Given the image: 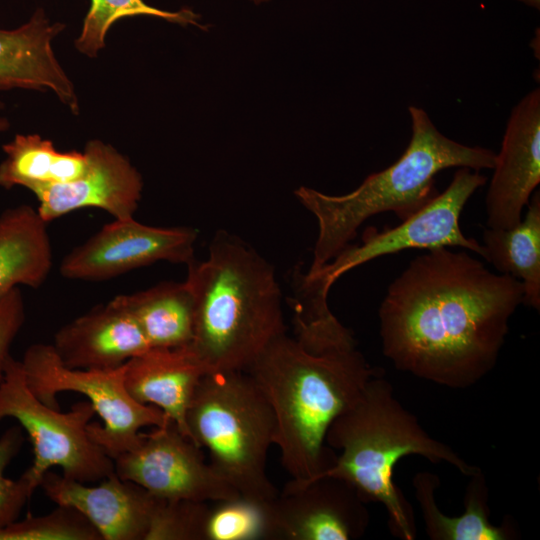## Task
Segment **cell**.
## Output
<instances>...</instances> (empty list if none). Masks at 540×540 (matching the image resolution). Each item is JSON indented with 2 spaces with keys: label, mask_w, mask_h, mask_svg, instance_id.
Listing matches in <instances>:
<instances>
[{
  "label": "cell",
  "mask_w": 540,
  "mask_h": 540,
  "mask_svg": "<svg viewBox=\"0 0 540 540\" xmlns=\"http://www.w3.org/2000/svg\"><path fill=\"white\" fill-rule=\"evenodd\" d=\"M152 16L180 25H199V16L190 9L162 10L143 0H91L81 32L74 42L78 52L94 58L105 47L111 26L124 17Z\"/></svg>",
  "instance_id": "25"
},
{
  "label": "cell",
  "mask_w": 540,
  "mask_h": 540,
  "mask_svg": "<svg viewBox=\"0 0 540 540\" xmlns=\"http://www.w3.org/2000/svg\"><path fill=\"white\" fill-rule=\"evenodd\" d=\"M276 540H352L369 524L365 502L346 481L291 479L272 500Z\"/></svg>",
  "instance_id": "12"
},
{
  "label": "cell",
  "mask_w": 540,
  "mask_h": 540,
  "mask_svg": "<svg viewBox=\"0 0 540 540\" xmlns=\"http://www.w3.org/2000/svg\"><path fill=\"white\" fill-rule=\"evenodd\" d=\"M207 372L189 346L150 348L124 364V384L134 400L161 409L190 438L186 413Z\"/></svg>",
  "instance_id": "18"
},
{
  "label": "cell",
  "mask_w": 540,
  "mask_h": 540,
  "mask_svg": "<svg viewBox=\"0 0 540 540\" xmlns=\"http://www.w3.org/2000/svg\"><path fill=\"white\" fill-rule=\"evenodd\" d=\"M187 266L195 305L189 348L209 372L245 371L286 332L273 266L225 231L213 238L206 260Z\"/></svg>",
  "instance_id": "3"
},
{
  "label": "cell",
  "mask_w": 540,
  "mask_h": 540,
  "mask_svg": "<svg viewBox=\"0 0 540 540\" xmlns=\"http://www.w3.org/2000/svg\"><path fill=\"white\" fill-rule=\"evenodd\" d=\"M198 232L191 227H154L132 218L114 219L70 250L59 266L69 280L103 281L158 261L188 265Z\"/></svg>",
  "instance_id": "11"
},
{
  "label": "cell",
  "mask_w": 540,
  "mask_h": 540,
  "mask_svg": "<svg viewBox=\"0 0 540 540\" xmlns=\"http://www.w3.org/2000/svg\"><path fill=\"white\" fill-rule=\"evenodd\" d=\"M486 181V177L477 170L460 167L442 193L398 226L380 232L368 228L363 233L361 244H349L313 272L297 271V287L310 296L327 298L333 283L346 272L378 257L411 248L461 247L484 258L482 245L463 234L459 220L467 201Z\"/></svg>",
  "instance_id": "8"
},
{
  "label": "cell",
  "mask_w": 540,
  "mask_h": 540,
  "mask_svg": "<svg viewBox=\"0 0 540 540\" xmlns=\"http://www.w3.org/2000/svg\"><path fill=\"white\" fill-rule=\"evenodd\" d=\"M53 253L47 222L21 204L0 214V297L19 286L33 289L47 280Z\"/></svg>",
  "instance_id": "19"
},
{
  "label": "cell",
  "mask_w": 540,
  "mask_h": 540,
  "mask_svg": "<svg viewBox=\"0 0 540 540\" xmlns=\"http://www.w3.org/2000/svg\"><path fill=\"white\" fill-rule=\"evenodd\" d=\"M21 361L26 383L44 404L58 408L56 395L76 392L92 404L102 424L89 423L91 438L114 459L132 448L141 429L162 425L167 416L153 406L134 400L124 384V364L109 370L66 367L51 344L29 346Z\"/></svg>",
  "instance_id": "9"
},
{
  "label": "cell",
  "mask_w": 540,
  "mask_h": 540,
  "mask_svg": "<svg viewBox=\"0 0 540 540\" xmlns=\"http://www.w3.org/2000/svg\"><path fill=\"white\" fill-rule=\"evenodd\" d=\"M39 487L57 505L79 511L102 540H146L159 498L114 472L96 486L47 471Z\"/></svg>",
  "instance_id": "15"
},
{
  "label": "cell",
  "mask_w": 540,
  "mask_h": 540,
  "mask_svg": "<svg viewBox=\"0 0 540 540\" xmlns=\"http://www.w3.org/2000/svg\"><path fill=\"white\" fill-rule=\"evenodd\" d=\"M0 540H102L76 509L58 505L43 516H27L0 528Z\"/></svg>",
  "instance_id": "26"
},
{
  "label": "cell",
  "mask_w": 540,
  "mask_h": 540,
  "mask_svg": "<svg viewBox=\"0 0 540 540\" xmlns=\"http://www.w3.org/2000/svg\"><path fill=\"white\" fill-rule=\"evenodd\" d=\"M465 492V512L456 517L443 514L435 501L439 478L430 472L415 474L413 486L425 530L433 540H506L512 538L507 525L495 526L489 520L488 488L479 470Z\"/></svg>",
  "instance_id": "21"
},
{
  "label": "cell",
  "mask_w": 540,
  "mask_h": 540,
  "mask_svg": "<svg viewBox=\"0 0 540 540\" xmlns=\"http://www.w3.org/2000/svg\"><path fill=\"white\" fill-rule=\"evenodd\" d=\"M521 2H524L525 4L532 6L534 8L539 9L540 6V0H519Z\"/></svg>",
  "instance_id": "31"
},
{
  "label": "cell",
  "mask_w": 540,
  "mask_h": 540,
  "mask_svg": "<svg viewBox=\"0 0 540 540\" xmlns=\"http://www.w3.org/2000/svg\"><path fill=\"white\" fill-rule=\"evenodd\" d=\"M83 152L84 172L65 183L34 186L37 211L48 223L83 208H98L114 219L134 217L142 198L143 179L130 160L112 145L89 140Z\"/></svg>",
  "instance_id": "13"
},
{
  "label": "cell",
  "mask_w": 540,
  "mask_h": 540,
  "mask_svg": "<svg viewBox=\"0 0 540 540\" xmlns=\"http://www.w3.org/2000/svg\"><path fill=\"white\" fill-rule=\"evenodd\" d=\"M113 299L136 321L150 348H179L191 343L195 305L186 281L161 282Z\"/></svg>",
  "instance_id": "20"
},
{
  "label": "cell",
  "mask_w": 540,
  "mask_h": 540,
  "mask_svg": "<svg viewBox=\"0 0 540 540\" xmlns=\"http://www.w3.org/2000/svg\"><path fill=\"white\" fill-rule=\"evenodd\" d=\"M271 503L241 494L209 502L203 540H276Z\"/></svg>",
  "instance_id": "24"
},
{
  "label": "cell",
  "mask_w": 540,
  "mask_h": 540,
  "mask_svg": "<svg viewBox=\"0 0 540 540\" xmlns=\"http://www.w3.org/2000/svg\"><path fill=\"white\" fill-rule=\"evenodd\" d=\"M24 443L20 426L8 428L0 436V528L16 521L37 489L24 472L18 479L5 477L4 472Z\"/></svg>",
  "instance_id": "28"
},
{
  "label": "cell",
  "mask_w": 540,
  "mask_h": 540,
  "mask_svg": "<svg viewBox=\"0 0 540 540\" xmlns=\"http://www.w3.org/2000/svg\"><path fill=\"white\" fill-rule=\"evenodd\" d=\"M412 136L404 153L386 169L367 176L352 192L328 195L301 186L295 190L300 203L317 219L318 236L308 272H313L347 247L368 218L393 212L404 221L437 194L435 176L451 167L493 169L496 153L467 146L442 134L425 110L408 108Z\"/></svg>",
  "instance_id": "5"
},
{
  "label": "cell",
  "mask_w": 540,
  "mask_h": 540,
  "mask_svg": "<svg viewBox=\"0 0 540 540\" xmlns=\"http://www.w3.org/2000/svg\"><path fill=\"white\" fill-rule=\"evenodd\" d=\"M64 29L65 24L52 22L43 8L36 9L28 21L16 28H0V91H50L78 115L80 105L74 83L52 46Z\"/></svg>",
  "instance_id": "16"
},
{
  "label": "cell",
  "mask_w": 540,
  "mask_h": 540,
  "mask_svg": "<svg viewBox=\"0 0 540 540\" xmlns=\"http://www.w3.org/2000/svg\"><path fill=\"white\" fill-rule=\"evenodd\" d=\"M190 438L210 455L214 470L239 494L273 500L278 490L266 472L274 444L272 407L246 371H210L186 413Z\"/></svg>",
  "instance_id": "6"
},
{
  "label": "cell",
  "mask_w": 540,
  "mask_h": 540,
  "mask_svg": "<svg viewBox=\"0 0 540 540\" xmlns=\"http://www.w3.org/2000/svg\"><path fill=\"white\" fill-rule=\"evenodd\" d=\"M25 321L24 300L19 287L0 297V385L10 348Z\"/></svg>",
  "instance_id": "29"
},
{
  "label": "cell",
  "mask_w": 540,
  "mask_h": 540,
  "mask_svg": "<svg viewBox=\"0 0 540 540\" xmlns=\"http://www.w3.org/2000/svg\"><path fill=\"white\" fill-rule=\"evenodd\" d=\"M52 347L68 368L109 370L150 349L143 332L114 299L63 325Z\"/></svg>",
  "instance_id": "17"
},
{
  "label": "cell",
  "mask_w": 540,
  "mask_h": 540,
  "mask_svg": "<svg viewBox=\"0 0 540 540\" xmlns=\"http://www.w3.org/2000/svg\"><path fill=\"white\" fill-rule=\"evenodd\" d=\"M383 374L372 377L359 399L331 423L325 442L340 454L320 476L346 481L365 503H381L388 513L391 533L402 540H414L413 509L393 478L398 461L420 455L433 463L446 462L468 477L480 469L432 438L396 398L393 385Z\"/></svg>",
  "instance_id": "4"
},
{
  "label": "cell",
  "mask_w": 540,
  "mask_h": 540,
  "mask_svg": "<svg viewBox=\"0 0 540 540\" xmlns=\"http://www.w3.org/2000/svg\"><path fill=\"white\" fill-rule=\"evenodd\" d=\"M250 1L253 2L254 4L259 5V4L267 3L271 0H250Z\"/></svg>",
  "instance_id": "32"
},
{
  "label": "cell",
  "mask_w": 540,
  "mask_h": 540,
  "mask_svg": "<svg viewBox=\"0 0 540 540\" xmlns=\"http://www.w3.org/2000/svg\"><path fill=\"white\" fill-rule=\"evenodd\" d=\"M493 169L485 198L486 224L492 229H508L520 222L540 183L538 87L511 110Z\"/></svg>",
  "instance_id": "14"
},
{
  "label": "cell",
  "mask_w": 540,
  "mask_h": 540,
  "mask_svg": "<svg viewBox=\"0 0 540 540\" xmlns=\"http://www.w3.org/2000/svg\"><path fill=\"white\" fill-rule=\"evenodd\" d=\"M522 283L448 247L414 258L379 308L382 352L396 369L454 389L496 365Z\"/></svg>",
  "instance_id": "1"
},
{
  "label": "cell",
  "mask_w": 540,
  "mask_h": 540,
  "mask_svg": "<svg viewBox=\"0 0 540 540\" xmlns=\"http://www.w3.org/2000/svg\"><path fill=\"white\" fill-rule=\"evenodd\" d=\"M207 501L158 500L146 540H203Z\"/></svg>",
  "instance_id": "27"
},
{
  "label": "cell",
  "mask_w": 540,
  "mask_h": 540,
  "mask_svg": "<svg viewBox=\"0 0 540 540\" xmlns=\"http://www.w3.org/2000/svg\"><path fill=\"white\" fill-rule=\"evenodd\" d=\"M94 414L89 401L75 403L68 412L44 404L28 387L21 361L8 358L0 385V420L14 418L27 432L34 459L25 473L36 488L52 467L86 484L115 472L113 459L89 434Z\"/></svg>",
  "instance_id": "7"
},
{
  "label": "cell",
  "mask_w": 540,
  "mask_h": 540,
  "mask_svg": "<svg viewBox=\"0 0 540 540\" xmlns=\"http://www.w3.org/2000/svg\"><path fill=\"white\" fill-rule=\"evenodd\" d=\"M275 415L274 445L293 479L310 480L332 467L336 455L325 437L331 423L384 372L357 348L337 318L315 328L274 338L245 370Z\"/></svg>",
  "instance_id": "2"
},
{
  "label": "cell",
  "mask_w": 540,
  "mask_h": 540,
  "mask_svg": "<svg viewBox=\"0 0 540 540\" xmlns=\"http://www.w3.org/2000/svg\"><path fill=\"white\" fill-rule=\"evenodd\" d=\"M3 103L0 102V134L6 132L10 128V121L1 114Z\"/></svg>",
  "instance_id": "30"
},
{
  "label": "cell",
  "mask_w": 540,
  "mask_h": 540,
  "mask_svg": "<svg viewBox=\"0 0 540 540\" xmlns=\"http://www.w3.org/2000/svg\"><path fill=\"white\" fill-rule=\"evenodd\" d=\"M202 448L167 417L117 455L114 471L153 496L169 500L216 501L239 493L204 459Z\"/></svg>",
  "instance_id": "10"
},
{
  "label": "cell",
  "mask_w": 540,
  "mask_h": 540,
  "mask_svg": "<svg viewBox=\"0 0 540 540\" xmlns=\"http://www.w3.org/2000/svg\"><path fill=\"white\" fill-rule=\"evenodd\" d=\"M519 223L508 229L486 228L484 258L500 272L523 285V304L540 309V195L532 194Z\"/></svg>",
  "instance_id": "22"
},
{
  "label": "cell",
  "mask_w": 540,
  "mask_h": 540,
  "mask_svg": "<svg viewBox=\"0 0 540 540\" xmlns=\"http://www.w3.org/2000/svg\"><path fill=\"white\" fill-rule=\"evenodd\" d=\"M2 150L0 187L4 189L69 182L87 166L84 152H60L53 141L38 134H16Z\"/></svg>",
  "instance_id": "23"
}]
</instances>
